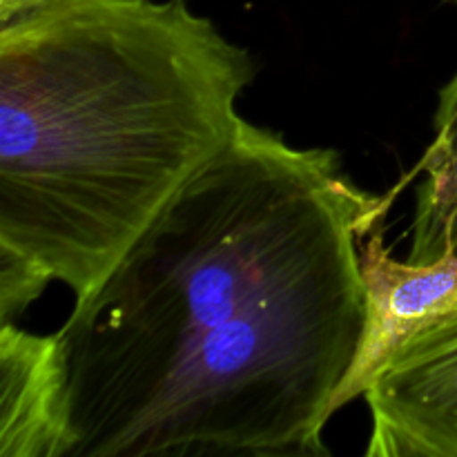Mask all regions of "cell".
I'll return each mask as SVG.
<instances>
[{"label":"cell","instance_id":"cell-4","mask_svg":"<svg viewBox=\"0 0 457 457\" xmlns=\"http://www.w3.org/2000/svg\"><path fill=\"white\" fill-rule=\"evenodd\" d=\"M366 328L360 351L333 400V413L364 397L388 357L413 335L457 312V257L428 263L397 259L386 245V219L360 248Z\"/></svg>","mask_w":457,"mask_h":457},{"label":"cell","instance_id":"cell-1","mask_svg":"<svg viewBox=\"0 0 457 457\" xmlns=\"http://www.w3.org/2000/svg\"><path fill=\"white\" fill-rule=\"evenodd\" d=\"M333 147L241 120L56 330L71 457H326L391 210Z\"/></svg>","mask_w":457,"mask_h":457},{"label":"cell","instance_id":"cell-5","mask_svg":"<svg viewBox=\"0 0 457 457\" xmlns=\"http://www.w3.org/2000/svg\"><path fill=\"white\" fill-rule=\"evenodd\" d=\"M71 449L61 337L0 324V457H71Z\"/></svg>","mask_w":457,"mask_h":457},{"label":"cell","instance_id":"cell-7","mask_svg":"<svg viewBox=\"0 0 457 457\" xmlns=\"http://www.w3.org/2000/svg\"><path fill=\"white\" fill-rule=\"evenodd\" d=\"M40 0H0V18H9L13 13H21L25 9L34 7Z\"/></svg>","mask_w":457,"mask_h":457},{"label":"cell","instance_id":"cell-6","mask_svg":"<svg viewBox=\"0 0 457 457\" xmlns=\"http://www.w3.org/2000/svg\"><path fill=\"white\" fill-rule=\"evenodd\" d=\"M418 179L409 262L457 257V71L437 94L433 141L406 181Z\"/></svg>","mask_w":457,"mask_h":457},{"label":"cell","instance_id":"cell-3","mask_svg":"<svg viewBox=\"0 0 457 457\" xmlns=\"http://www.w3.org/2000/svg\"><path fill=\"white\" fill-rule=\"evenodd\" d=\"M364 400L369 457H457V312L406 339Z\"/></svg>","mask_w":457,"mask_h":457},{"label":"cell","instance_id":"cell-2","mask_svg":"<svg viewBox=\"0 0 457 457\" xmlns=\"http://www.w3.org/2000/svg\"><path fill=\"white\" fill-rule=\"evenodd\" d=\"M254 58L187 0L0 18V320L92 293L235 138Z\"/></svg>","mask_w":457,"mask_h":457},{"label":"cell","instance_id":"cell-8","mask_svg":"<svg viewBox=\"0 0 457 457\" xmlns=\"http://www.w3.org/2000/svg\"><path fill=\"white\" fill-rule=\"evenodd\" d=\"M445 3H449V4H453V7H457V0H445Z\"/></svg>","mask_w":457,"mask_h":457}]
</instances>
